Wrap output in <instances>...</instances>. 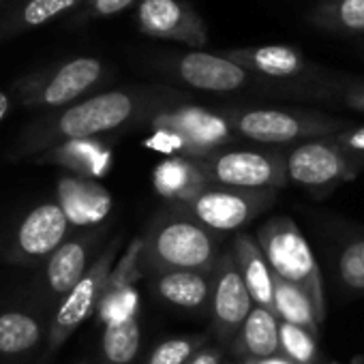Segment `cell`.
<instances>
[{
  "label": "cell",
  "mask_w": 364,
  "mask_h": 364,
  "mask_svg": "<svg viewBox=\"0 0 364 364\" xmlns=\"http://www.w3.org/2000/svg\"><path fill=\"white\" fill-rule=\"evenodd\" d=\"M139 31L152 39L204 48L208 31L200 14L185 0H141L137 7Z\"/></svg>",
  "instance_id": "7c38bea8"
},
{
  "label": "cell",
  "mask_w": 364,
  "mask_h": 364,
  "mask_svg": "<svg viewBox=\"0 0 364 364\" xmlns=\"http://www.w3.org/2000/svg\"><path fill=\"white\" fill-rule=\"evenodd\" d=\"M309 22L332 35H364V0H319L309 9Z\"/></svg>",
  "instance_id": "44dd1931"
},
{
  "label": "cell",
  "mask_w": 364,
  "mask_h": 364,
  "mask_svg": "<svg viewBox=\"0 0 364 364\" xmlns=\"http://www.w3.org/2000/svg\"><path fill=\"white\" fill-rule=\"evenodd\" d=\"M73 5H75V0H31L24 11V20L31 26H39L48 22L50 18L71 9Z\"/></svg>",
  "instance_id": "4dcf8cb0"
},
{
  "label": "cell",
  "mask_w": 364,
  "mask_h": 364,
  "mask_svg": "<svg viewBox=\"0 0 364 364\" xmlns=\"http://www.w3.org/2000/svg\"><path fill=\"white\" fill-rule=\"evenodd\" d=\"M69 219L60 204H41L22 221L18 230V247L28 257L52 255L65 240Z\"/></svg>",
  "instance_id": "5bb4252c"
},
{
  "label": "cell",
  "mask_w": 364,
  "mask_h": 364,
  "mask_svg": "<svg viewBox=\"0 0 364 364\" xmlns=\"http://www.w3.org/2000/svg\"><path fill=\"white\" fill-rule=\"evenodd\" d=\"M336 279L347 291L364 296V236L349 240L338 251Z\"/></svg>",
  "instance_id": "484cf974"
},
{
  "label": "cell",
  "mask_w": 364,
  "mask_h": 364,
  "mask_svg": "<svg viewBox=\"0 0 364 364\" xmlns=\"http://www.w3.org/2000/svg\"><path fill=\"white\" fill-rule=\"evenodd\" d=\"M120 247V238L112 240L105 253L88 268L84 279L65 296L60 302L54 323H52V345L58 347L90 313H95L101 304V298L105 294L107 281L114 270L116 253Z\"/></svg>",
  "instance_id": "8fae6325"
},
{
  "label": "cell",
  "mask_w": 364,
  "mask_h": 364,
  "mask_svg": "<svg viewBox=\"0 0 364 364\" xmlns=\"http://www.w3.org/2000/svg\"><path fill=\"white\" fill-rule=\"evenodd\" d=\"M334 364H338V362H334Z\"/></svg>",
  "instance_id": "74e56055"
},
{
  "label": "cell",
  "mask_w": 364,
  "mask_h": 364,
  "mask_svg": "<svg viewBox=\"0 0 364 364\" xmlns=\"http://www.w3.org/2000/svg\"><path fill=\"white\" fill-rule=\"evenodd\" d=\"M133 0H92V11L97 16H114L122 9H127Z\"/></svg>",
  "instance_id": "d6a6232c"
},
{
  "label": "cell",
  "mask_w": 364,
  "mask_h": 364,
  "mask_svg": "<svg viewBox=\"0 0 364 364\" xmlns=\"http://www.w3.org/2000/svg\"><path fill=\"white\" fill-rule=\"evenodd\" d=\"M321 101H332V103H338L347 109L364 114V82L336 77Z\"/></svg>",
  "instance_id": "f546056e"
},
{
  "label": "cell",
  "mask_w": 364,
  "mask_h": 364,
  "mask_svg": "<svg viewBox=\"0 0 364 364\" xmlns=\"http://www.w3.org/2000/svg\"><path fill=\"white\" fill-rule=\"evenodd\" d=\"M41 338V326L35 317L9 311L0 315V351L22 353L33 349Z\"/></svg>",
  "instance_id": "d4e9b609"
},
{
  "label": "cell",
  "mask_w": 364,
  "mask_h": 364,
  "mask_svg": "<svg viewBox=\"0 0 364 364\" xmlns=\"http://www.w3.org/2000/svg\"><path fill=\"white\" fill-rule=\"evenodd\" d=\"M60 206L75 225H97L112 210V196L97 182L65 178L60 182Z\"/></svg>",
  "instance_id": "e0dca14e"
},
{
  "label": "cell",
  "mask_w": 364,
  "mask_h": 364,
  "mask_svg": "<svg viewBox=\"0 0 364 364\" xmlns=\"http://www.w3.org/2000/svg\"><path fill=\"white\" fill-rule=\"evenodd\" d=\"M274 309L281 321L300 326L313 334L319 332V319L311 298L296 285L274 277Z\"/></svg>",
  "instance_id": "603a6c76"
},
{
  "label": "cell",
  "mask_w": 364,
  "mask_h": 364,
  "mask_svg": "<svg viewBox=\"0 0 364 364\" xmlns=\"http://www.w3.org/2000/svg\"><path fill=\"white\" fill-rule=\"evenodd\" d=\"M146 124L150 127V131L165 129L180 135L191 146L196 159H204L240 139L221 107L213 109L193 105L189 101L156 112L146 120Z\"/></svg>",
  "instance_id": "9c48e42d"
},
{
  "label": "cell",
  "mask_w": 364,
  "mask_h": 364,
  "mask_svg": "<svg viewBox=\"0 0 364 364\" xmlns=\"http://www.w3.org/2000/svg\"><path fill=\"white\" fill-rule=\"evenodd\" d=\"M92 236L75 238L60 245L48 262V283L50 289L58 296H67L88 272V255L92 247Z\"/></svg>",
  "instance_id": "ffe728a7"
},
{
  "label": "cell",
  "mask_w": 364,
  "mask_h": 364,
  "mask_svg": "<svg viewBox=\"0 0 364 364\" xmlns=\"http://www.w3.org/2000/svg\"><path fill=\"white\" fill-rule=\"evenodd\" d=\"M277 202V191H247L221 185H210L185 204H169L208 228L210 232H236Z\"/></svg>",
  "instance_id": "52a82bcc"
},
{
  "label": "cell",
  "mask_w": 364,
  "mask_h": 364,
  "mask_svg": "<svg viewBox=\"0 0 364 364\" xmlns=\"http://www.w3.org/2000/svg\"><path fill=\"white\" fill-rule=\"evenodd\" d=\"M338 146L347 148L349 152H355V154H362L364 156V124H351L349 129L336 133V135H330Z\"/></svg>",
  "instance_id": "1f68e13d"
},
{
  "label": "cell",
  "mask_w": 364,
  "mask_h": 364,
  "mask_svg": "<svg viewBox=\"0 0 364 364\" xmlns=\"http://www.w3.org/2000/svg\"><path fill=\"white\" fill-rule=\"evenodd\" d=\"M232 63L255 75L264 88H272L281 95H296L302 99H323L328 88L334 84L336 75L317 69L306 56L283 43L236 48L223 52Z\"/></svg>",
  "instance_id": "3957f363"
},
{
  "label": "cell",
  "mask_w": 364,
  "mask_h": 364,
  "mask_svg": "<svg viewBox=\"0 0 364 364\" xmlns=\"http://www.w3.org/2000/svg\"><path fill=\"white\" fill-rule=\"evenodd\" d=\"M257 242L274 277L300 287L311 298L317 319L321 323L326 319L321 270L298 223L285 215L272 217L259 228Z\"/></svg>",
  "instance_id": "277c9868"
},
{
  "label": "cell",
  "mask_w": 364,
  "mask_h": 364,
  "mask_svg": "<svg viewBox=\"0 0 364 364\" xmlns=\"http://www.w3.org/2000/svg\"><path fill=\"white\" fill-rule=\"evenodd\" d=\"M206 343V334H185L159 343L146 364H187Z\"/></svg>",
  "instance_id": "f1b7e54d"
},
{
  "label": "cell",
  "mask_w": 364,
  "mask_h": 364,
  "mask_svg": "<svg viewBox=\"0 0 364 364\" xmlns=\"http://www.w3.org/2000/svg\"><path fill=\"white\" fill-rule=\"evenodd\" d=\"M139 262H141V238L133 240L112 270L105 294L99 304V319L107 326L114 321H122L129 317H137L139 311V294L135 289V281L139 279Z\"/></svg>",
  "instance_id": "4fadbf2b"
},
{
  "label": "cell",
  "mask_w": 364,
  "mask_h": 364,
  "mask_svg": "<svg viewBox=\"0 0 364 364\" xmlns=\"http://www.w3.org/2000/svg\"><path fill=\"white\" fill-rule=\"evenodd\" d=\"M187 364H221V351L215 347H202Z\"/></svg>",
  "instance_id": "836d02e7"
},
{
  "label": "cell",
  "mask_w": 364,
  "mask_h": 364,
  "mask_svg": "<svg viewBox=\"0 0 364 364\" xmlns=\"http://www.w3.org/2000/svg\"><path fill=\"white\" fill-rule=\"evenodd\" d=\"M210 185L200 163L187 156H165L152 169V187L169 204H185Z\"/></svg>",
  "instance_id": "9a60e30c"
},
{
  "label": "cell",
  "mask_w": 364,
  "mask_h": 364,
  "mask_svg": "<svg viewBox=\"0 0 364 364\" xmlns=\"http://www.w3.org/2000/svg\"><path fill=\"white\" fill-rule=\"evenodd\" d=\"M221 255V236L173 206L161 213L141 236V262L156 274L169 270L213 274Z\"/></svg>",
  "instance_id": "6da1fadb"
},
{
  "label": "cell",
  "mask_w": 364,
  "mask_h": 364,
  "mask_svg": "<svg viewBox=\"0 0 364 364\" xmlns=\"http://www.w3.org/2000/svg\"><path fill=\"white\" fill-rule=\"evenodd\" d=\"M163 73L187 88L213 95H230L240 92L253 86H262V82L251 75L240 65L232 63L223 54H210L202 50H191L185 54H165L159 60Z\"/></svg>",
  "instance_id": "ba28073f"
},
{
  "label": "cell",
  "mask_w": 364,
  "mask_h": 364,
  "mask_svg": "<svg viewBox=\"0 0 364 364\" xmlns=\"http://www.w3.org/2000/svg\"><path fill=\"white\" fill-rule=\"evenodd\" d=\"M232 253L236 257L242 281H245V285L253 298V304L264 306L277 315V309H274V272H272L264 251L259 249L257 238H253L249 234L236 236V240L232 245Z\"/></svg>",
  "instance_id": "2e32d148"
},
{
  "label": "cell",
  "mask_w": 364,
  "mask_h": 364,
  "mask_svg": "<svg viewBox=\"0 0 364 364\" xmlns=\"http://www.w3.org/2000/svg\"><path fill=\"white\" fill-rule=\"evenodd\" d=\"M253 306V298L242 281L236 257L232 251H225L213 270L210 313L217 338L221 343L234 341Z\"/></svg>",
  "instance_id": "30bf717a"
},
{
  "label": "cell",
  "mask_w": 364,
  "mask_h": 364,
  "mask_svg": "<svg viewBox=\"0 0 364 364\" xmlns=\"http://www.w3.org/2000/svg\"><path fill=\"white\" fill-rule=\"evenodd\" d=\"M154 291L161 300L185 311H202L210 306L213 274L198 270H169L154 279Z\"/></svg>",
  "instance_id": "ac0fdd59"
},
{
  "label": "cell",
  "mask_w": 364,
  "mask_h": 364,
  "mask_svg": "<svg viewBox=\"0 0 364 364\" xmlns=\"http://www.w3.org/2000/svg\"><path fill=\"white\" fill-rule=\"evenodd\" d=\"M196 161L213 185L247 191H283L289 185L281 148H223Z\"/></svg>",
  "instance_id": "5b68a950"
},
{
  "label": "cell",
  "mask_w": 364,
  "mask_h": 364,
  "mask_svg": "<svg viewBox=\"0 0 364 364\" xmlns=\"http://www.w3.org/2000/svg\"><path fill=\"white\" fill-rule=\"evenodd\" d=\"M281 353H285L296 364H317V334L300 326L281 321Z\"/></svg>",
  "instance_id": "83f0119b"
},
{
  "label": "cell",
  "mask_w": 364,
  "mask_h": 364,
  "mask_svg": "<svg viewBox=\"0 0 364 364\" xmlns=\"http://www.w3.org/2000/svg\"><path fill=\"white\" fill-rule=\"evenodd\" d=\"M141 345L139 319L129 317L105 326L103 332V355L107 364H131Z\"/></svg>",
  "instance_id": "cb8c5ba5"
},
{
  "label": "cell",
  "mask_w": 364,
  "mask_h": 364,
  "mask_svg": "<svg viewBox=\"0 0 364 364\" xmlns=\"http://www.w3.org/2000/svg\"><path fill=\"white\" fill-rule=\"evenodd\" d=\"M238 137L253 144L285 146L309 139L330 137L351 127L349 120L328 116L321 112L281 109L259 105H221Z\"/></svg>",
  "instance_id": "7a4b0ae2"
},
{
  "label": "cell",
  "mask_w": 364,
  "mask_h": 364,
  "mask_svg": "<svg viewBox=\"0 0 364 364\" xmlns=\"http://www.w3.org/2000/svg\"><path fill=\"white\" fill-rule=\"evenodd\" d=\"M364 167V156L338 146L332 137L309 139L287 150L289 185L306 193H330L353 180Z\"/></svg>",
  "instance_id": "8992f818"
},
{
  "label": "cell",
  "mask_w": 364,
  "mask_h": 364,
  "mask_svg": "<svg viewBox=\"0 0 364 364\" xmlns=\"http://www.w3.org/2000/svg\"><path fill=\"white\" fill-rule=\"evenodd\" d=\"M63 161L84 176H103L109 167V150L103 144L80 139L63 150Z\"/></svg>",
  "instance_id": "4316f807"
},
{
  "label": "cell",
  "mask_w": 364,
  "mask_h": 364,
  "mask_svg": "<svg viewBox=\"0 0 364 364\" xmlns=\"http://www.w3.org/2000/svg\"><path fill=\"white\" fill-rule=\"evenodd\" d=\"M234 343L242 360L274 355L281 351V319L264 306H253Z\"/></svg>",
  "instance_id": "d6986e66"
},
{
  "label": "cell",
  "mask_w": 364,
  "mask_h": 364,
  "mask_svg": "<svg viewBox=\"0 0 364 364\" xmlns=\"http://www.w3.org/2000/svg\"><path fill=\"white\" fill-rule=\"evenodd\" d=\"M103 67L97 58H77L67 63L56 77L48 84L43 101L48 105H65L86 92L92 84L99 82Z\"/></svg>",
  "instance_id": "7402d4cb"
},
{
  "label": "cell",
  "mask_w": 364,
  "mask_h": 364,
  "mask_svg": "<svg viewBox=\"0 0 364 364\" xmlns=\"http://www.w3.org/2000/svg\"><path fill=\"white\" fill-rule=\"evenodd\" d=\"M245 364H296L294 360H289L285 353H274V355H268V358H245L242 360Z\"/></svg>",
  "instance_id": "e575fe53"
},
{
  "label": "cell",
  "mask_w": 364,
  "mask_h": 364,
  "mask_svg": "<svg viewBox=\"0 0 364 364\" xmlns=\"http://www.w3.org/2000/svg\"><path fill=\"white\" fill-rule=\"evenodd\" d=\"M234 364H245V362H242V360H238V362H234Z\"/></svg>",
  "instance_id": "8d00e7d4"
},
{
  "label": "cell",
  "mask_w": 364,
  "mask_h": 364,
  "mask_svg": "<svg viewBox=\"0 0 364 364\" xmlns=\"http://www.w3.org/2000/svg\"><path fill=\"white\" fill-rule=\"evenodd\" d=\"M7 109H9V99H7V97H5L3 92H0V120L5 118Z\"/></svg>",
  "instance_id": "d590c367"
}]
</instances>
